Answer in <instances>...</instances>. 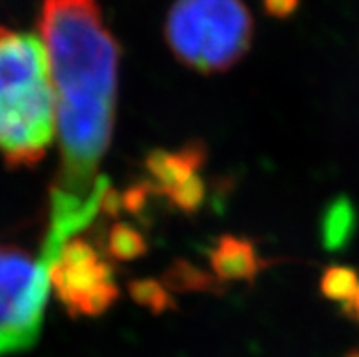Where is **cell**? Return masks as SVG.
<instances>
[{
	"label": "cell",
	"mask_w": 359,
	"mask_h": 357,
	"mask_svg": "<svg viewBox=\"0 0 359 357\" xmlns=\"http://www.w3.org/2000/svg\"><path fill=\"white\" fill-rule=\"evenodd\" d=\"M39 35L50 66L60 146L50 204L97 217L109 190L99 164L114 131L118 44L97 0H44Z\"/></svg>",
	"instance_id": "6da1fadb"
},
{
	"label": "cell",
	"mask_w": 359,
	"mask_h": 357,
	"mask_svg": "<svg viewBox=\"0 0 359 357\" xmlns=\"http://www.w3.org/2000/svg\"><path fill=\"white\" fill-rule=\"evenodd\" d=\"M55 133L53 88L41 39L0 26V157L9 168H33Z\"/></svg>",
	"instance_id": "7a4b0ae2"
},
{
	"label": "cell",
	"mask_w": 359,
	"mask_h": 357,
	"mask_svg": "<svg viewBox=\"0 0 359 357\" xmlns=\"http://www.w3.org/2000/svg\"><path fill=\"white\" fill-rule=\"evenodd\" d=\"M164 36L184 66L201 73H221L250 50L254 20L243 0H175Z\"/></svg>",
	"instance_id": "3957f363"
},
{
	"label": "cell",
	"mask_w": 359,
	"mask_h": 357,
	"mask_svg": "<svg viewBox=\"0 0 359 357\" xmlns=\"http://www.w3.org/2000/svg\"><path fill=\"white\" fill-rule=\"evenodd\" d=\"M50 277L42 255L0 244V357L33 349L41 337Z\"/></svg>",
	"instance_id": "277c9868"
},
{
	"label": "cell",
	"mask_w": 359,
	"mask_h": 357,
	"mask_svg": "<svg viewBox=\"0 0 359 357\" xmlns=\"http://www.w3.org/2000/svg\"><path fill=\"white\" fill-rule=\"evenodd\" d=\"M44 262L50 286L72 317H97L115 303L114 268L88 241L73 237Z\"/></svg>",
	"instance_id": "5b68a950"
},
{
	"label": "cell",
	"mask_w": 359,
	"mask_h": 357,
	"mask_svg": "<svg viewBox=\"0 0 359 357\" xmlns=\"http://www.w3.org/2000/svg\"><path fill=\"white\" fill-rule=\"evenodd\" d=\"M205 164L203 144H187L181 149H155L146 157L150 186L164 195L175 208L196 212L205 199V182L201 170Z\"/></svg>",
	"instance_id": "8992f818"
},
{
	"label": "cell",
	"mask_w": 359,
	"mask_h": 357,
	"mask_svg": "<svg viewBox=\"0 0 359 357\" xmlns=\"http://www.w3.org/2000/svg\"><path fill=\"white\" fill-rule=\"evenodd\" d=\"M210 264L219 281H252L264 267L254 244L236 236L219 237L210 252Z\"/></svg>",
	"instance_id": "52a82bcc"
},
{
	"label": "cell",
	"mask_w": 359,
	"mask_h": 357,
	"mask_svg": "<svg viewBox=\"0 0 359 357\" xmlns=\"http://www.w3.org/2000/svg\"><path fill=\"white\" fill-rule=\"evenodd\" d=\"M355 227V213L346 199H339L328 208L323 221V237L328 248H341Z\"/></svg>",
	"instance_id": "ba28073f"
},
{
	"label": "cell",
	"mask_w": 359,
	"mask_h": 357,
	"mask_svg": "<svg viewBox=\"0 0 359 357\" xmlns=\"http://www.w3.org/2000/svg\"><path fill=\"white\" fill-rule=\"evenodd\" d=\"M106 250H108L109 257L115 259V261H133V259L144 255V236L126 222H117L109 230Z\"/></svg>",
	"instance_id": "9c48e42d"
},
{
	"label": "cell",
	"mask_w": 359,
	"mask_h": 357,
	"mask_svg": "<svg viewBox=\"0 0 359 357\" xmlns=\"http://www.w3.org/2000/svg\"><path fill=\"white\" fill-rule=\"evenodd\" d=\"M164 286L170 292H205V290H214L217 286L215 277L208 276L190 262L179 261L172 264L166 277H164Z\"/></svg>",
	"instance_id": "30bf717a"
},
{
	"label": "cell",
	"mask_w": 359,
	"mask_h": 357,
	"mask_svg": "<svg viewBox=\"0 0 359 357\" xmlns=\"http://www.w3.org/2000/svg\"><path fill=\"white\" fill-rule=\"evenodd\" d=\"M359 288L358 271L346 267H330L321 277V292L328 299L346 304Z\"/></svg>",
	"instance_id": "8fae6325"
},
{
	"label": "cell",
	"mask_w": 359,
	"mask_h": 357,
	"mask_svg": "<svg viewBox=\"0 0 359 357\" xmlns=\"http://www.w3.org/2000/svg\"><path fill=\"white\" fill-rule=\"evenodd\" d=\"M133 301L141 307L150 308L154 314H163L173 307V295L163 283L155 279H139L130 285Z\"/></svg>",
	"instance_id": "7c38bea8"
},
{
	"label": "cell",
	"mask_w": 359,
	"mask_h": 357,
	"mask_svg": "<svg viewBox=\"0 0 359 357\" xmlns=\"http://www.w3.org/2000/svg\"><path fill=\"white\" fill-rule=\"evenodd\" d=\"M343 307H345L346 314H351V316H354L355 319H358V321H359V288L355 290L354 297H352L351 301H348V303H346V304H343Z\"/></svg>",
	"instance_id": "4fadbf2b"
},
{
	"label": "cell",
	"mask_w": 359,
	"mask_h": 357,
	"mask_svg": "<svg viewBox=\"0 0 359 357\" xmlns=\"http://www.w3.org/2000/svg\"><path fill=\"white\" fill-rule=\"evenodd\" d=\"M345 357H359V350H352V352L346 353Z\"/></svg>",
	"instance_id": "5bb4252c"
}]
</instances>
